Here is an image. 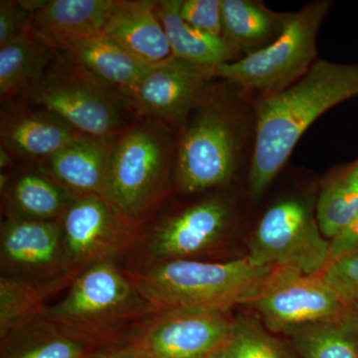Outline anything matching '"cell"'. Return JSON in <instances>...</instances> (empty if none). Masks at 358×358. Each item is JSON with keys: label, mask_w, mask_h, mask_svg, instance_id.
<instances>
[{"label": "cell", "mask_w": 358, "mask_h": 358, "mask_svg": "<svg viewBox=\"0 0 358 358\" xmlns=\"http://www.w3.org/2000/svg\"><path fill=\"white\" fill-rule=\"evenodd\" d=\"M212 76L213 68L193 64L173 56L152 66L131 96L145 112L182 122L202 85Z\"/></svg>", "instance_id": "obj_14"}, {"label": "cell", "mask_w": 358, "mask_h": 358, "mask_svg": "<svg viewBox=\"0 0 358 358\" xmlns=\"http://www.w3.org/2000/svg\"><path fill=\"white\" fill-rule=\"evenodd\" d=\"M81 134L57 115L40 108L2 114V148L26 159H49Z\"/></svg>", "instance_id": "obj_19"}, {"label": "cell", "mask_w": 358, "mask_h": 358, "mask_svg": "<svg viewBox=\"0 0 358 358\" xmlns=\"http://www.w3.org/2000/svg\"><path fill=\"white\" fill-rule=\"evenodd\" d=\"M331 241L322 235L312 208L289 199L271 206L249 242L248 256L261 267L319 275L329 262Z\"/></svg>", "instance_id": "obj_6"}, {"label": "cell", "mask_w": 358, "mask_h": 358, "mask_svg": "<svg viewBox=\"0 0 358 358\" xmlns=\"http://www.w3.org/2000/svg\"><path fill=\"white\" fill-rule=\"evenodd\" d=\"M355 96H358V64L319 60L291 86L262 99L257 107L251 196H262L317 117Z\"/></svg>", "instance_id": "obj_1"}, {"label": "cell", "mask_w": 358, "mask_h": 358, "mask_svg": "<svg viewBox=\"0 0 358 358\" xmlns=\"http://www.w3.org/2000/svg\"><path fill=\"white\" fill-rule=\"evenodd\" d=\"M179 0L157 1L159 16L173 56L203 67L232 62L239 49L224 36H214L187 24L179 14Z\"/></svg>", "instance_id": "obj_21"}, {"label": "cell", "mask_w": 358, "mask_h": 358, "mask_svg": "<svg viewBox=\"0 0 358 358\" xmlns=\"http://www.w3.org/2000/svg\"><path fill=\"white\" fill-rule=\"evenodd\" d=\"M229 310H176L157 313L131 343L141 358H208L227 341Z\"/></svg>", "instance_id": "obj_10"}, {"label": "cell", "mask_w": 358, "mask_h": 358, "mask_svg": "<svg viewBox=\"0 0 358 358\" xmlns=\"http://www.w3.org/2000/svg\"><path fill=\"white\" fill-rule=\"evenodd\" d=\"M128 221L96 195L78 197L61 220L66 251L78 273L101 261L114 260L131 244Z\"/></svg>", "instance_id": "obj_12"}, {"label": "cell", "mask_w": 358, "mask_h": 358, "mask_svg": "<svg viewBox=\"0 0 358 358\" xmlns=\"http://www.w3.org/2000/svg\"><path fill=\"white\" fill-rule=\"evenodd\" d=\"M250 306L271 333L289 334L299 327L341 319L357 312L320 275L281 268Z\"/></svg>", "instance_id": "obj_8"}, {"label": "cell", "mask_w": 358, "mask_h": 358, "mask_svg": "<svg viewBox=\"0 0 358 358\" xmlns=\"http://www.w3.org/2000/svg\"><path fill=\"white\" fill-rule=\"evenodd\" d=\"M179 14L187 24L214 36H223L222 0H185Z\"/></svg>", "instance_id": "obj_31"}, {"label": "cell", "mask_w": 358, "mask_h": 358, "mask_svg": "<svg viewBox=\"0 0 358 358\" xmlns=\"http://www.w3.org/2000/svg\"><path fill=\"white\" fill-rule=\"evenodd\" d=\"M292 16L275 13L258 1L222 0L223 36L239 50L252 53L275 41Z\"/></svg>", "instance_id": "obj_22"}, {"label": "cell", "mask_w": 358, "mask_h": 358, "mask_svg": "<svg viewBox=\"0 0 358 358\" xmlns=\"http://www.w3.org/2000/svg\"><path fill=\"white\" fill-rule=\"evenodd\" d=\"M289 336L300 358H358V313L299 327Z\"/></svg>", "instance_id": "obj_25"}, {"label": "cell", "mask_w": 358, "mask_h": 358, "mask_svg": "<svg viewBox=\"0 0 358 358\" xmlns=\"http://www.w3.org/2000/svg\"><path fill=\"white\" fill-rule=\"evenodd\" d=\"M76 199L52 176L25 173L7 190V217L61 221Z\"/></svg>", "instance_id": "obj_24"}, {"label": "cell", "mask_w": 358, "mask_h": 358, "mask_svg": "<svg viewBox=\"0 0 358 358\" xmlns=\"http://www.w3.org/2000/svg\"><path fill=\"white\" fill-rule=\"evenodd\" d=\"M98 350L41 313L0 338V358H86Z\"/></svg>", "instance_id": "obj_20"}, {"label": "cell", "mask_w": 358, "mask_h": 358, "mask_svg": "<svg viewBox=\"0 0 358 358\" xmlns=\"http://www.w3.org/2000/svg\"><path fill=\"white\" fill-rule=\"evenodd\" d=\"M230 223L227 205L208 199L155 226L145 243L150 263L194 260L220 243Z\"/></svg>", "instance_id": "obj_13"}, {"label": "cell", "mask_w": 358, "mask_h": 358, "mask_svg": "<svg viewBox=\"0 0 358 358\" xmlns=\"http://www.w3.org/2000/svg\"><path fill=\"white\" fill-rule=\"evenodd\" d=\"M115 0H50L35 11L32 28L57 50L77 40L102 36Z\"/></svg>", "instance_id": "obj_18"}, {"label": "cell", "mask_w": 358, "mask_h": 358, "mask_svg": "<svg viewBox=\"0 0 358 358\" xmlns=\"http://www.w3.org/2000/svg\"><path fill=\"white\" fill-rule=\"evenodd\" d=\"M155 313L114 260L82 271L67 293L41 315L96 348L129 343Z\"/></svg>", "instance_id": "obj_2"}, {"label": "cell", "mask_w": 358, "mask_h": 358, "mask_svg": "<svg viewBox=\"0 0 358 358\" xmlns=\"http://www.w3.org/2000/svg\"><path fill=\"white\" fill-rule=\"evenodd\" d=\"M208 358H294L288 348L268 333L255 317L233 320L227 341Z\"/></svg>", "instance_id": "obj_28"}, {"label": "cell", "mask_w": 358, "mask_h": 358, "mask_svg": "<svg viewBox=\"0 0 358 358\" xmlns=\"http://www.w3.org/2000/svg\"><path fill=\"white\" fill-rule=\"evenodd\" d=\"M358 248V212L350 223L331 240L329 258L327 264Z\"/></svg>", "instance_id": "obj_32"}, {"label": "cell", "mask_w": 358, "mask_h": 358, "mask_svg": "<svg viewBox=\"0 0 358 358\" xmlns=\"http://www.w3.org/2000/svg\"><path fill=\"white\" fill-rule=\"evenodd\" d=\"M56 60L26 91L30 102L57 115L80 134L114 138L122 119L109 91L66 56Z\"/></svg>", "instance_id": "obj_7"}, {"label": "cell", "mask_w": 358, "mask_h": 358, "mask_svg": "<svg viewBox=\"0 0 358 358\" xmlns=\"http://www.w3.org/2000/svg\"><path fill=\"white\" fill-rule=\"evenodd\" d=\"M43 2H0V47L13 41L31 27L35 11Z\"/></svg>", "instance_id": "obj_30"}, {"label": "cell", "mask_w": 358, "mask_h": 358, "mask_svg": "<svg viewBox=\"0 0 358 358\" xmlns=\"http://www.w3.org/2000/svg\"><path fill=\"white\" fill-rule=\"evenodd\" d=\"M236 157V134L228 115L218 108L202 110L179 145V186L194 193L225 185L234 173Z\"/></svg>", "instance_id": "obj_11"}, {"label": "cell", "mask_w": 358, "mask_h": 358, "mask_svg": "<svg viewBox=\"0 0 358 358\" xmlns=\"http://www.w3.org/2000/svg\"><path fill=\"white\" fill-rule=\"evenodd\" d=\"M113 147L112 138L81 134L47 159L51 176L74 196L103 197Z\"/></svg>", "instance_id": "obj_17"}, {"label": "cell", "mask_w": 358, "mask_h": 358, "mask_svg": "<svg viewBox=\"0 0 358 358\" xmlns=\"http://www.w3.org/2000/svg\"><path fill=\"white\" fill-rule=\"evenodd\" d=\"M331 6L326 0L307 4L293 13L275 41L240 60L213 68L214 76L267 95L291 86L315 62L317 33Z\"/></svg>", "instance_id": "obj_4"}, {"label": "cell", "mask_w": 358, "mask_h": 358, "mask_svg": "<svg viewBox=\"0 0 358 358\" xmlns=\"http://www.w3.org/2000/svg\"><path fill=\"white\" fill-rule=\"evenodd\" d=\"M86 358H141L133 343L113 345L101 348Z\"/></svg>", "instance_id": "obj_33"}, {"label": "cell", "mask_w": 358, "mask_h": 358, "mask_svg": "<svg viewBox=\"0 0 358 358\" xmlns=\"http://www.w3.org/2000/svg\"><path fill=\"white\" fill-rule=\"evenodd\" d=\"M157 1H117L102 36L148 65L173 57L166 32L157 14Z\"/></svg>", "instance_id": "obj_15"}, {"label": "cell", "mask_w": 358, "mask_h": 358, "mask_svg": "<svg viewBox=\"0 0 358 358\" xmlns=\"http://www.w3.org/2000/svg\"><path fill=\"white\" fill-rule=\"evenodd\" d=\"M319 275L343 300L358 307V248L327 264Z\"/></svg>", "instance_id": "obj_29"}, {"label": "cell", "mask_w": 358, "mask_h": 358, "mask_svg": "<svg viewBox=\"0 0 358 358\" xmlns=\"http://www.w3.org/2000/svg\"><path fill=\"white\" fill-rule=\"evenodd\" d=\"M1 275L25 281L52 284L72 282L73 268L61 221H34L7 217L0 232Z\"/></svg>", "instance_id": "obj_9"}, {"label": "cell", "mask_w": 358, "mask_h": 358, "mask_svg": "<svg viewBox=\"0 0 358 358\" xmlns=\"http://www.w3.org/2000/svg\"><path fill=\"white\" fill-rule=\"evenodd\" d=\"M56 49L33 30L0 47V96L9 100L27 91L53 59Z\"/></svg>", "instance_id": "obj_23"}, {"label": "cell", "mask_w": 358, "mask_h": 358, "mask_svg": "<svg viewBox=\"0 0 358 358\" xmlns=\"http://www.w3.org/2000/svg\"><path fill=\"white\" fill-rule=\"evenodd\" d=\"M167 164L162 134L150 127L131 129L113 147L103 199L124 220H136L159 199Z\"/></svg>", "instance_id": "obj_5"}, {"label": "cell", "mask_w": 358, "mask_h": 358, "mask_svg": "<svg viewBox=\"0 0 358 358\" xmlns=\"http://www.w3.org/2000/svg\"><path fill=\"white\" fill-rule=\"evenodd\" d=\"M280 270L261 267L245 256L228 262L194 259L150 263L127 274L157 313L246 305Z\"/></svg>", "instance_id": "obj_3"}, {"label": "cell", "mask_w": 358, "mask_h": 358, "mask_svg": "<svg viewBox=\"0 0 358 358\" xmlns=\"http://www.w3.org/2000/svg\"><path fill=\"white\" fill-rule=\"evenodd\" d=\"M66 57L96 83L133 95L152 66L103 36L77 40L59 47Z\"/></svg>", "instance_id": "obj_16"}, {"label": "cell", "mask_w": 358, "mask_h": 358, "mask_svg": "<svg viewBox=\"0 0 358 358\" xmlns=\"http://www.w3.org/2000/svg\"><path fill=\"white\" fill-rule=\"evenodd\" d=\"M358 212V160L327 179L317 204V221L331 241Z\"/></svg>", "instance_id": "obj_26"}, {"label": "cell", "mask_w": 358, "mask_h": 358, "mask_svg": "<svg viewBox=\"0 0 358 358\" xmlns=\"http://www.w3.org/2000/svg\"><path fill=\"white\" fill-rule=\"evenodd\" d=\"M72 282L52 284L25 281L9 275H0V338L14 327L43 312L46 301L68 289Z\"/></svg>", "instance_id": "obj_27"}]
</instances>
